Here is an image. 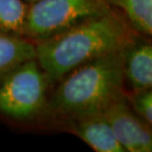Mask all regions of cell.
<instances>
[{"label": "cell", "instance_id": "obj_1", "mask_svg": "<svg viewBox=\"0 0 152 152\" xmlns=\"http://www.w3.org/2000/svg\"><path fill=\"white\" fill-rule=\"evenodd\" d=\"M121 50L78 66L53 85L48 130L58 132L68 121L103 114L124 95Z\"/></svg>", "mask_w": 152, "mask_h": 152}, {"label": "cell", "instance_id": "obj_2", "mask_svg": "<svg viewBox=\"0 0 152 152\" xmlns=\"http://www.w3.org/2000/svg\"><path fill=\"white\" fill-rule=\"evenodd\" d=\"M135 31L113 9L36 44V60L53 85L90 60L121 50Z\"/></svg>", "mask_w": 152, "mask_h": 152}, {"label": "cell", "instance_id": "obj_3", "mask_svg": "<svg viewBox=\"0 0 152 152\" xmlns=\"http://www.w3.org/2000/svg\"><path fill=\"white\" fill-rule=\"evenodd\" d=\"M53 83L36 58L0 79V121L24 130H48Z\"/></svg>", "mask_w": 152, "mask_h": 152}, {"label": "cell", "instance_id": "obj_4", "mask_svg": "<svg viewBox=\"0 0 152 152\" xmlns=\"http://www.w3.org/2000/svg\"><path fill=\"white\" fill-rule=\"evenodd\" d=\"M109 10L104 0H38L29 4L23 37L36 45Z\"/></svg>", "mask_w": 152, "mask_h": 152}, {"label": "cell", "instance_id": "obj_5", "mask_svg": "<svg viewBox=\"0 0 152 152\" xmlns=\"http://www.w3.org/2000/svg\"><path fill=\"white\" fill-rule=\"evenodd\" d=\"M103 114L126 152L152 151V126L133 113L124 94Z\"/></svg>", "mask_w": 152, "mask_h": 152}, {"label": "cell", "instance_id": "obj_6", "mask_svg": "<svg viewBox=\"0 0 152 152\" xmlns=\"http://www.w3.org/2000/svg\"><path fill=\"white\" fill-rule=\"evenodd\" d=\"M121 53L124 93L152 88L151 37L134 32Z\"/></svg>", "mask_w": 152, "mask_h": 152}, {"label": "cell", "instance_id": "obj_7", "mask_svg": "<svg viewBox=\"0 0 152 152\" xmlns=\"http://www.w3.org/2000/svg\"><path fill=\"white\" fill-rule=\"evenodd\" d=\"M58 132L71 133L97 152H126L118 141L104 114H96L68 121Z\"/></svg>", "mask_w": 152, "mask_h": 152}, {"label": "cell", "instance_id": "obj_8", "mask_svg": "<svg viewBox=\"0 0 152 152\" xmlns=\"http://www.w3.org/2000/svg\"><path fill=\"white\" fill-rule=\"evenodd\" d=\"M135 32L152 37V0H104Z\"/></svg>", "mask_w": 152, "mask_h": 152}, {"label": "cell", "instance_id": "obj_9", "mask_svg": "<svg viewBox=\"0 0 152 152\" xmlns=\"http://www.w3.org/2000/svg\"><path fill=\"white\" fill-rule=\"evenodd\" d=\"M36 58V45L22 37L0 35V79L28 60Z\"/></svg>", "mask_w": 152, "mask_h": 152}, {"label": "cell", "instance_id": "obj_10", "mask_svg": "<svg viewBox=\"0 0 152 152\" xmlns=\"http://www.w3.org/2000/svg\"><path fill=\"white\" fill-rule=\"evenodd\" d=\"M28 7L24 0H0V35L24 38Z\"/></svg>", "mask_w": 152, "mask_h": 152}, {"label": "cell", "instance_id": "obj_11", "mask_svg": "<svg viewBox=\"0 0 152 152\" xmlns=\"http://www.w3.org/2000/svg\"><path fill=\"white\" fill-rule=\"evenodd\" d=\"M124 96L133 113L152 126V88L124 93Z\"/></svg>", "mask_w": 152, "mask_h": 152}, {"label": "cell", "instance_id": "obj_12", "mask_svg": "<svg viewBox=\"0 0 152 152\" xmlns=\"http://www.w3.org/2000/svg\"><path fill=\"white\" fill-rule=\"evenodd\" d=\"M25 2H27L28 4H31V3H33V2H35V1H38V0H24Z\"/></svg>", "mask_w": 152, "mask_h": 152}]
</instances>
